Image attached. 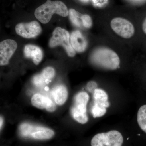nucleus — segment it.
Returning <instances> with one entry per match:
<instances>
[{
	"instance_id": "nucleus-1",
	"label": "nucleus",
	"mask_w": 146,
	"mask_h": 146,
	"mask_svg": "<svg viewBox=\"0 0 146 146\" xmlns=\"http://www.w3.org/2000/svg\"><path fill=\"white\" fill-rule=\"evenodd\" d=\"M92 65L108 70H115L119 66L120 58L117 54L111 49L99 47L92 51L89 56Z\"/></svg>"
},
{
	"instance_id": "nucleus-2",
	"label": "nucleus",
	"mask_w": 146,
	"mask_h": 146,
	"mask_svg": "<svg viewBox=\"0 0 146 146\" xmlns=\"http://www.w3.org/2000/svg\"><path fill=\"white\" fill-rule=\"evenodd\" d=\"M55 13L62 17H67L69 15V10L65 3L61 1L47 0L45 3L35 9L34 15L42 23L47 24Z\"/></svg>"
},
{
	"instance_id": "nucleus-3",
	"label": "nucleus",
	"mask_w": 146,
	"mask_h": 146,
	"mask_svg": "<svg viewBox=\"0 0 146 146\" xmlns=\"http://www.w3.org/2000/svg\"><path fill=\"white\" fill-rule=\"evenodd\" d=\"M70 36V35L68 31L58 27L53 32L52 36L49 43V46L53 48L57 46H62L65 49L68 56L74 57L76 52L71 44Z\"/></svg>"
},
{
	"instance_id": "nucleus-4",
	"label": "nucleus",
	"mask_w": 146,
	"mask_h": 146,
	"mask_svg": "<svg viewBox=\"0 0 146 146\" xmlns=\"http://www.w3.org/2000/svg\"><path fill=\"white\" fill-rule=\"evenodd\" d=\"M89 100V95L86 92H80L75 97L74 103L71 109V114L73 118L82 124L88 121L86 112V105Z\"/></svg>"
},
{
	"instance_id": "nucleus-5",
	"label": "nucleus",
	"mask_w": 146,
	"mask_h": 146,
	"mask_svg": "<svg viewBox=\"0 0 146 146\" xmlns=\"http://www.w3.org/2000/svg\"><path fill=\"white\" fill-rule=\"evenodd\" d=\"M123 142L121 133L118 131L112 130L107 133H98L91 141L92 146H121Z\"/></svg>"
},
{
	"instance_id": "nucleus-6",
	"label": "nucleus",
	"mask_w": 146,
	"mask_h": 146,
	"mask_svg": "<svg viewBox=\"0 0 146 146\" xmlns=\"http://www.w3.org/2000/svg\"><path fill=\"white\" fill-rule=\"evenodd\" d=\"M110 26L115 33L125 39L130 38L135 32L133 25L125 18L119 17L114 18L111 21Z\"/></svg>"
},
{
	"instance_id": "nucleus-7",
	"label": "nucleus",
	"mask_w": 146,
	"mask_h": 146,
	"mask_svg": "<svg viewBox=\"0 0 146 146\" xmlns=\"http://www.w3.org/2000/svg\"><path fill=\"white\" fill-rule=\"evenodd\" d=\"M16 33L19 36L27 39L35 38L42 31L41 25L38 22L31 21L29 23H20L15 27Z\"/></svg>"
},
{
	"instance_id": "nucleus-8",
	"label": "nucleus",
	"mask_w": 146,
	"mask_h": 146,
	"mask_svg": "<svg viewBox=\"0 0 146 146\" xmlns=\"http://www.w3.org/2000/svg\"><path fill=\"white\" fill-rule=\"evenodd\" d=\"M17 47V43L13 39H5L0 42V66L8 64Z\"/></svg>"
},
{
	"instance_id": "nucleus-9",
	"label": "nucleus",
	"mask_w": 146,
	"mask_h": 146,
	"mask_svg": "<svg viewBox=\"0 0 146 146\" xmlns=\"http://www.w3.org/2000/svg\"><path fill=\"white\" fill-rule=\"evenodd\" d=\"M31 101L33 106L39 109L46 108L50 112H54L56 109V106L51 100L40 94H36L33 95Z\"/></svg>"
},
{
	"instance_id": "nucleus-10",
	"label": "nucleus",
	"mask_w": 146,
	"mask_h": 146,
	"mask_svg": "<svg viewBox=\"0 0 146 146\" xmlns=\"http://www.w3.org/2000/svg\"><path fill=\"white\" fill-rule=\"evenodd\" d=\"M70 40L72 47L77 52H83L88 47V42L86 38L79 31H74L72 33Z\"/></svg>"
},
{
	"instance_id": "nucleus-11",
	"label": "nucleus",
	"mask_w": 146,
	"mask_h": 146,
	"mask_svg": "<svg viewBox=\"0 0 146 146\" xmlns=\"http://www.w3.org/2000/svg\"><path fill=\"white\" fill-rule=\"evenodd\" d=\"M24 52L25 57L32 59L35 65H39L43 59V52L42 50L35 45H26L24 48Z\"/></svg>"
},
{
	"instance_id": "nucleus-12",
	"label": "nucleus",
	"mask_w": 146,
	"mask_h": 146,
	"mask_svg": "<svg viewBox=\"0 0 146 146\" xmlns=\"http://www.w3.org/2000/svg\"><path fill=\"white\" fill-rule=\"evenodd\" d=\"M52 95L55 102L59 105H62L68 99V90L64 85H59L52 90Z\"/></svg>"
},
{
	"instance_id": "nucleus-13",
	"label": "nucleus",
	"mask_w": 146,
	"mask_h": 146,
	"mask_svg": "<svg viewBox=\"0 0 146 146\" xmlns=\"http://www.w3.org/2000/svg\"><path fill=\"white\" fill-rule=\"evenodd\" d=\"M109 106L110 103L108 101L100 102L94 101V105L91 110L93 117L96 118L104 116L106 113V108L109 107Z\"/></svg>"
},
{
	"instance_id": "nucleus-14",
	"label": "nucleus",
	"mask_w": 146,
	"mask_h": 146,
	"mask_svg": "<svg viewBox=\"0 0 146 146\" xmlns=\"http://www.w3.org/2000/svg\"><path fill=\"white\" fill-rule=\"evenodd\" d=\"M54 135L53 131L41 127L38 130L33 133L31 138L37 140H47L52 138Z\"/></svg>"
},
{
	"instance_id": "nucleus-15",
	"label": "nucleus",
	"mask_w": 146,
	"mask_h": 146,
	"mask_svg": "<svg viewBox=\"0 0 146 146\" xmlns=\"http://www.w3.org/2000/svg\"><path fill=\"white\" fill-rule=\"evenodd\" d=\"M41 127L33 126L30 124H22L20 126L19 130L21 136L26 138H31L33 133L40 128Z\"/></svg>"
},
{
	"instance_id": "nucleus-16",
	"label": "nucleus",
	"mask_w": 146,
	"mask_h": 146,
	"mask_svg": "<svg viewBox=\"0 0 146 146\" xmlns=\"http://www.w3.org/2000/svg\"><path fill=\"white\" fill-rule=\"evenodd\" d=\"M137 122L141 129L146 133V105L139 108L137 114Z\"/></svg>"
},
{
	"instance_id": "nucleus-17",
	"label": "nucleus",
	"mask_w": 146,
	"mask_h": 146,
	"mask_svg": "<svg viewBox=\"0 0 146 146\" xmlns=\"http://www.w3.org/2000/svg\"><path fill=\"white\" fill-rule=\"evenodd\" d=\"M69 15L71 22L75 26L78 27H81L82 26L81 14L75 9H70L69 10Z\"/></svg>"
},
{
	"instance_id": "nucleus-18",
	"label": "nucleus",
	"mask_w": 146,
	"mask_h": 146,
	"mask_svg": "<svg viewBox=\"0 0 146 146\" xmlns=\"http://www.w3.org/2000/svg\"><path fill=\"white\" fill-rule=\"evenodd\" d=\"M94 101H97L107 102L108 96L106 92L102 89H96L94 91Z\"/></svg>"
},
{
	"instance_id": "nucleus-19",
	"label": "nucleus",
	"mask_w": 146,
	"mask_h": 146,
	"mask_svg": "<svg viewBox=\"0 0 146 146\" xmlns=\"http://www.w3.org/2000/svg\"><path fill=\"white\" fill-rule=\"evenodd\" d=\"M52 80H48L46 78L42 73L36 75L33 78V82L36 86H40L45 84L49 83Z\"/></svg>"
},
{
	"instance_id": "nucleus-20",
	"label": "nucleus",
	"mask_w": 146,
	"mask_h": 146,
	"mask_svg": "<svg viewBox=\"0 0 146 146\" xmlns=\"http://www.w3.org/2000/svg\"><path fill=\"white\" fill-rule=\"evenodd\" d=\"M81 18L82 26L86 29L91 27L93 25V21L91 16L87 14H82Z\"/></svg>"
},
{
	"instance_id": "nucleus-21",
	"label": "nucleus",
	"mask_w": 146,
	"mask_h": 146,
	"mask_svg": "<svg viewBox=\"0 0 146 146\" xmlns=\"http://www.w3.org/2000/svg\"><path fill=\"white\" fill-rule=\"evenodd\" d=\"M97 86V84L96 82H90L87 84V88H88V90L89 91H91V90H93V89H95V87Z\"/></svg>"
},
{
	"instance_id": "nucleus-22",
	"label": "nucleus",
	"mask_w": 146,
	"mask_h": 146,
	"mask_svg": "<svg viewBox=\"0 0 146 146\" xmlns=\"http://www.w3.org/2000/svg\"><path fill=\"white\" fill-rule=\"evenodd\" d=\"M142 28H143V31L146 34V18L144 20L143 25H142Z\"/></svg>"
},
{
	"instance_id": "nucleus-23",
	"label": "nucleus",
	"mask_w": 146,
	"mask_h": 146,
	"mask_svg": "<svg viewBox=\"0 0 146 146\" xmlns=\"http://www.w3.org/2000/svg\"><path fill=\"white\" fill-rule=\"evenodd\" d=\"M3 123V119L2 117H0V129L2 126Z\"/></svg>"
},
{
	"instance_id": "nucleus-24",
	"label": "nucleus",
	"mask_w": 146,
	"mask_h": 146,
	"mask_svg": "<svg viewBox=\"0 0 146 146\" xmlns=\"http://www.w3.org/2000/svg\"><path fill=\"white\" fill-rule=\"evenodd\" d=\"M45 90H46V91H48V90H49V88L48 87H45Z\"/></svg>"
}]
</instances>
